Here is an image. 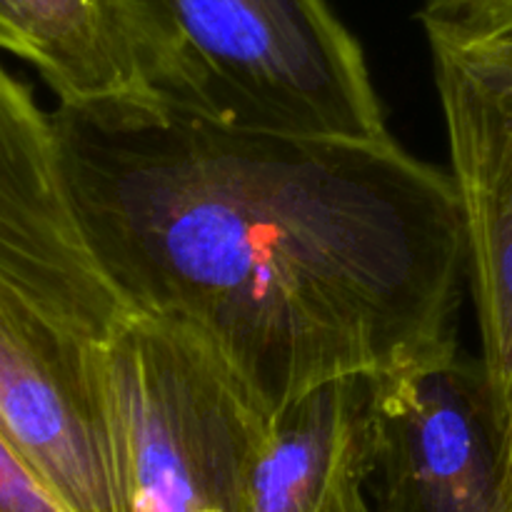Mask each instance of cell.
I'll return each instance as SVG.
<instances>
[{
    "instance_id": "8",
    "label": "cell",
    "mask_w": 512,
    "mask_h": 512,
    "mask_svg": "<svg viewBox=\"0 0 512 512\" xmlns=\"http://www.w3.org/2000/svg\"><path fill=\"white\" fill-rule=\"evenodd\" d=\"M0 50L33 65L60 108H165L160 63L130 0H0Z\"/></svg>"
},
{
    "instance_id": "6",
    "label": "cell",
    "mask_w": 512,
    "mask_h": 512,
    "mask_svg": "<svg viewBox=\"0 0 512 512\" xmlns=\"http://www.w3.org/2000/svg\"><path fill=\"white\" fill-rule=\"evenodd\" d=\"M505 448L480 360L460 350L370 378L378 512H505Z\"/></svg>"
},
{
    "instance_id": "10",
    "label": "cell",
    "mask_w": 512,
    "mask_h": 512,
    "mask_svg": "<svg viewBox=\"0 0 512 512\" xmlns=\"http://www.w3.org/2000/svg\"><path fill=\"white\" fill-rule=\"evenodd\" d=\"M425 30L483 38L512 30V0H425Z\"/></svg>"
},
{
    "instance_id": "4",
    "label": "cell",
    "mask_w": 512,
    "mask_h": 512,
    "mask_svg": "<svg viewBox=\"0 0 512 512\" xmlns=\"http://www.w3.org/2000/svg\"><path fill=\"white\" fill-rule=\"evenodd\" d=\"M480 328V365L512 463V30H425Z\"/></svg>"
},
{
    "instance_id": "2",
    "label": "cell",
    "mask_w": 512,
    "mask_h": 512,
    "mask_svg": "<svg viewBox=\"0 0 512 512\" xmlns=\"http://www.w3.org/2000/svg\"><path fill=\"white\" fill-rule=\"evenodd\" d=\"M168 108L255 133L385 138L363 48L328 0H130Z\"/></svg>"
},
{
    "instance_id": "12",
    "label": "cell",
    "mask_w": 512,
    "mask_h": 512,
    "mask_svg": "<svg viewBox=\"0 0 512 512\" xmlns=\"http://www.w3.org/2000/svg\"><path fill=\"white\" fill-rule=\"evenodd\" d=\"M503 493H505V512H512V463H510V468L505 470Z\"/></svg>"
},
{
    "instance_id": "1",
    "label": "cell",
    "mask_w": 512,
    "mask_h": 512,
    "mask_svg": "<svg viewBox=\"0 0 512 512\" xmlns=\"http://www.w3.org/2000/svg\"><path fill=\"white\" fill-rule=\"evenodd\" d=\"M50 120L105 275L205 340L273 420L323 385L460 350L453 183L393 135L290 138L168 105Z\"/></svg>"
},
{
    "instance_id": "11",
    "label": "cell",
    "mask_w": 512,
    "mask_h": 512,
    "mask_svg": "<svg viewBox=\"0 0 512 512\" xmlns=\"http://www.w3.org/2000/svg\"><path fill=\"white\" fill-rule=\"evenodd\" d=\"M0 512H65L0 435Z\"/></svg>"
},
{
    "instance_id": "5",
    "label": "cell",
    "mask_w": 512,
    "mask_h": 512,
    "mask_svg": "<svg viewBox=\"0 0 512 512\" xmlns=\"http://www.w3.org/2000/svg\"><path fill=\"white\" fill-rule=\"evenodd\" d=\"M0 435L65 512H130L103 385V340L0 275Z\"/></svg>"
},
{
    "instance_id": "3",
    "label": "cell",
    "mask_w": 512,
    "mask_h": 512,
    "mask_svg": "<svg viewBox=\"0 0 512 512\" xmlns=\"http://www.w3.org/2000/svg\"><path fill=\"white\" fill-rule=\"evenodd\" d=\"M103 385L130 512H245L273 418L205 340L135 310L103 340Z\"/></svg>"
},
{
    "instance_id": "9",
    "label": "cell",
    "mask_w": 512,
    "mask_h": 512,
    "mask_svg": "<svg viewBox=\"0 0 512 512\" xmlns=\"http://www.w3.org/2000/svg\"><path fill=\"white\" fill-rule=\"evenodd\" d=\"M245 512H378L370 498V378L323 385L273 420Z\"/></svg>"
},
{
    "instance_id": "7",
    "label": "cell",
    "mask_w": 512,
    "mask_h": 512,
    "mask_svg": "<svg viewBox=\"0 0 512 512\" xmlns=\"http://www.w3.org/2000/svg\"><path fill=\"white\" fill-rule=\"evenodd\" d=\"M0 275L68 328L105 340L130 313L78 223L53 120L0 65Z\"/></svg>"
}]
</instances>
